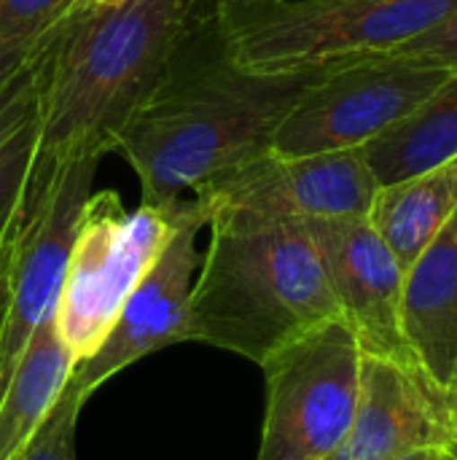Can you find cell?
Returning a JSON list of instances; mask_svg holds the SVG:
<instances>
[{"mask_svg":"<svg viewBox=\"0 0 457 460\" xmlns=\"http://www.w3.org/2000/svg\"><path fill=\"white\" fill-rule=\"evenodd\" d=\"M377 181L364 148L321 154H259L210 175L191 191L210 213H245L269 221L366 218Z\"/></svg>","mask_w":457,"mask_h":460,"instance_id":"cell-9","label":"cell"},{"mask_svg":"<svg viewBox=\"0 0 457 460\" xmlns=\"http://www.w3.org/2000/svg\"><path fill=\"white\" fill-rule=\"evenodd\" d=\"M210 0H119L70 11L48 57L38 146L113 154L178 40Z\"/></svg>","mask_w":457,"mask_h":460,"instance_id":"cell-2","label":"cell"},{"mask_svg":"<svg viewBox=\"0 0 457 460\" xmlns=\"http://www.w3.org/2000/svg\"><path fill=\"white\" fill-rule=\"evenodd\" d=\"M455 210L457 156L426 172L380 186L366 221L393 251L401 270H407Z\"/></svg>","mask_w":457,"mask_h":460,"instance_id":"cell-15","label":"cell"},{"mask_svg":"<svg viewBox=\"0 0 457 460\" xmlns=\"http://www.w3.org/2000/svg\"><path fill=\"white\" fill-rule=\"evenodd\" d=\"M65 19H67V16H65ZM62 24H65V22H62ZM62 24H59V30H62ZM59 30L54 32V38H51L30 62H24V65L0 86V146H3L24 121H30V119L40 111V94H43L46 67H48L51 46H54Z\"/></svg>","mask_w":457,"mask_h":460,"instance_id":"cell-17","label":"cell"},{"mask_svg":"<svg viewBox=\"0 0 457 460\" xmlns=\"http://www.w3.org/2000/svg\"><path fill=\"white\" fill-rule=\"evenodd\" d=\"M186 321V342H205L264 364L272 353L342 318L304 221L210 213Z\"/></svg>","mask_w":457,"mask_h":460,"instance_id":"cell-3","label":"cell"},{"mask_svg":"<svg viewBox=\"0 0 457 460\" xmlns=\"http://www.w3.org/2000/svg\"><path fill=\"white\" fill-rule=\"evenodd\" d=\"M183 208L186 199L178 197L127 210L119 191H92L57 305V332L78 361L100 348L127 296L164 251Z\"/></svg>","mask_w":457,"mask_h":460,"instance_id":"cell-5","label":"cell"},{"mask_svg":"<svg viewBox=\"0 0 457 460\" xmlns=\"http://www.w3.org/2000/svg\"><path fill=\"white\" fill-rule=\"evenodd\" d=\"M38 151V113L0 146V229L11 218Z\"/></svg>","mask_w":457,"mask_h":460,"instance_id":"cell-18","label":"cell"},{"mask_svg":"<svg viewBox=\"0 0 457 460\" xmlns=\"http://www.w3.org/2000/svg\"><path fill=\"white\" fill-rule=\"evenodd\" d=\"M110 3H119V0H75L73 8L81 11V8H94V5H110Z\"/></svg>","mask_w":457,"mask_h":460,"instance_id":"cell-26","label":"cell"},{"mask_svg":"<svg viewBox=\"0 0 457 460\" xmlns=\"http://www.w3.org/2000/svg\"><path fill=\"white\" fill-rule=\"evenodd\" d=\"M361 345L345 318L326 321L264 364L267 410L256 460H326L358 404Z\"/></svg>","mask_w":457,"mask_h":460,"instance_id":"cell-7","label":"cell"},{"mask_svg":"<svg viewBox=\"0 0 457 460\" xmlns=\"http://www.w3.org/2000/svg\"><path fill=\"white\" fill-rule=\"evenodd\" d=\"M65 19H59L51 30H46L43 35H35V38H22V40H8V43H0V86L24 65V62H30L51 38H54V32L59 30V24H62Z\"/></svg>","mask_w":457,"mask_h":460,"instance_id":"cell-22","label":"cell"},{"mask_svg":"<svg viewBox=\"0 0 457 460\" xmlns=\"http://www.w3.org/2000/svg\"><path fill=\"white\" fill-rule=\"evenodd\" d=\"M439 460H453V458H450V456H442V458H439Z\"/></svg>","mask_w":457,"mask_h":460,"instance_id":"cell-27","label":"cell"},{"mask_svg":"<svg viewBox=\"0 0 457 460\" xmlns=\"http://www.w3.org/2000/svg\"><path fill=\"white\" fill-rule=\"evenodd\" d=\"M13 251H16V208L5 226L0 229V340L8 321L11 307V267H13Z\"/></svg>","mask_w":457,"mask_h":460,"instance_id":"cell-23","label":"cell"},{"mask_svg":"<svg viewBox=\"0 0 457 460\" xmlns=\"http://www.w3.org/2000/svg\"><path fill=\"white\" fill-rule=\"evenodd\" d=\"M100 156L38 146L16 202L11 307L0 340V394L32 332L57 318V305Z\"/></svg>","mask_w":457,"mask_h":460,"instance_id":"cell-6","label":"cell"},{"mask_svg":"<svg viewBox=\"0 0 457 460\" xmlns=\"http://www.w3.org/2000/svg\"><path fill=\"white\" fill-rule=\"evenodd\" d=\"M442 456H444L442 447H415V450H407L391 460H439Z\"/></svg>","mask_w":457,"mask_h":460,"instance_id":"cell-25","label":"cell"},{"mask_svg":"<svg viewBox=\"0 0 457 460\" xmlns=\"http://www.w3.org/2000/svg\"><path fill=\"white\" fill-rule=\"evenodd\" d=\"M202 226H207V210L191 197L186 199L164 251L127 296L100 348L73 367L67 391L81 404L129 364L175 342H186L189 299L202 264V253L197 251V234Z\"/></svg>","mask_w":457,"mask_h":460,"instance_id":"cell-10","label":"cell"},{"mask_svg":"<svg viewBox=\"0 0 457 460\" xmlns=\"http://www.w3.org/2000/svg\"><path fill=\"white\" fill-rule=\"evenodd\" d=\"M444 407L447 394L423 369L364 353L353 423L326 460H391L415 447L444 450Z\"/></svg>","mask_w":457,"mask_h":460,"instance_id":"cell-12","label":"cell"},{"mask_svg":"<svg viewBox=\"0 0 457 460\" xmlns=\"http://www.w3.org/2000/svg\"><path fill=\"white\" fill-rule=\"evenodd\" d=\"M388 57L431 65V67H450L457 70V8L439 19L434 27L417 32L415 38L404 40L401 46L385 51Z\"/></svg>","mask_w":457,"mask_h":460,"instance_id":"cell-21","label":"cell"},{"mask_svg":"<svg viewBox=\"0 0 457 460\" xmlns=\"http://www.w3.org/2000/svg\"><path fill=\"white\" fill-rule=\"evenodd\" d=\"M75 0H0V43L35 38L73 11Z\"/></svg>","mask_w":457,"mask_h":460,"instance_id":"cell-20","label":"cell"},{"mask_svg":"<svg viewBox=\"0 0 457 460\" xmlns=\"http://www.w3.org/2000/svg\"><path fill=\"white\" fill-rule=\"evenodd\" d=\"M453 73L388 54L334 65L277 127L272 151L299 156L364 148L409 116Z\"/></svg>","mask_w":457,"mask_h":460,"instance_id":"cell-8","label":"cell"},{"mask_svg":"<svg viewBox=\"0 0 457 460\" xmlns=\"http://www.w3.org/2000/svg\"><path fill=\"white\" fill-rule=\"evenodd\" d=\"M455 8L457 0H213L229 59L250 73L385 54Z\"/></svg>","mask_w":457,"mask_h":460,"instance_id":"cell-4","label":"cell"},{"mask_svg":"<svg viewBox=\"0 0 457 460\" xmlns=\"http://www.w3.org/2000/svg\"><path fill=\"white\" fill-rule=\"evenodd\" d=\"M81 407L83 404L65 385L57 407L16 460H75V423Z\"/></svg>","mask_w":457,"mask_h":460,"instance_id":"cell-19","label":"cell"},{"mask_svg":"<svg viewBox=\"0 0 457 460\" xmlns=\"http://www.w3.org/2000/svg\"><path fill=\"white\" fill-rule=\"evenodd\" d=\"M75 361L57 332V318L32 332L0 394V460L22 456L65 394Z\"/></svg>","mask_w":457,"mask_h":460,"instance_id":"cell-14","label":"cell"},{"mask_svg":"<svg viewBox=\"0 0 457 460\" xmlns=\"http://www.w3.org/2000/svg\"><path fill=\"white\" fill-rule=\"evenodd\" d=\"M401 332L417 367L447 394L457 380V210L404 270Z\"/></svg>","mask_w":457,"mask_h":460,"instance_id":"cell-13","label":"cell"},{"mask_svg":"<svg viewBox=\"0 0 457 460\" xmlns=\"http://www.w3.org/2000/svg\"><path fill=\"white\" fill-rule=\"evenodd\" d=\"M326 70L237 67L224 49L210 0L178 40L113 154L137 172L143 205H164L210 175L272 151L277 127Z\"/></svg>","mask_w":457,"mask_h":460,"instance_id":"cell-1","label":"cell"},{"mask_svg":"<svg viewBox=\"0 0 457 460\" xmlns=\"http://www.w3.org/2000/svg\"><path fill=\"white\" fill-rule=\"evenodd\" d=\"M444 456L457 460V380L447 391V407H444Z\"/></svg>","mask_w":457,"mask_h":460,"instance_id":"cell-24","label":"cell"},{"mask_svg":"<svg viewBox=\"0 0 457 460\" xmlns=\"http://www.w3.org/2000/svg\"><path fill=\"white\" fill-rule=\"evenodd\" d=\"M304 226L361 353L417 367L401 332L404 270L374 226L366 218H312Z\"/></svg>","mask_w":457,"mask_h":460,"instance_id":"cell-11","label":"cell"},{"mask_svg":"<svg viewBox=\"0 0 457 460\" xmlns=\"http://www.w3.org/2000/svg\"><path fill=\"white\" fill-rule=\"evenodd\" d=\"M377 186L404 181L457 156V70L409 116L364 146Z\"/></svg>","mask_w":457,"mask_h":460,"instance_id":"cell-16","label":"cell"}]
</instances>
